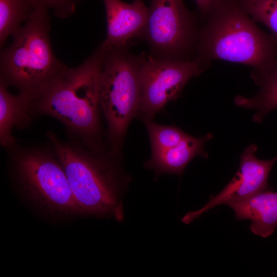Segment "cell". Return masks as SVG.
I'll return each mask as SVG.
<instances>
[{
  "mask_svg": "<svg viewBox=\"0 0 277 277\" xmlns=\"http://www.w3.org/2000/svg\"><path fill=\"white\" fill-rule=\"evenodd\" d=\"M107 18V36L102 43L106 48L128 47L142 37L146 26L149 8L142 0L126 3L121 0H102Z\"/></svg>",
  "mask_w": 277,
  "mask_h": 277,
  "instance_id": "30bf717a",
  "label": "cell"
},
{
  "mask_svg": "<svg viewBox=\"0 0 277 277\" xmlns=\"http://www.w3.org/2000/svg\"><path fill=\"white\" fill-rule=\"evenodd\" d=\"M257 150L254 144L247 147L241 155L240 168L231 181L202 208L188 212L182 222L188 224L216 206L246 198L268 189L269 174L277 160V155L271 160H260L255 155Z\"/></svg>",
  "mask_w": 277,
  "mask_h": 277,
  "instance_id": "9c48e42d",
  "label": "cell"
},
{
  "mask_svg": "<svg viewBox=\"0 0 277 277\" xmlns=\"http://www.w3.org/2000/svg\"><path fill=\"white\" fill-rule=\"evenodd\" d=\"M211 61L196 54L190 59L145 58L140 70L141 100L137 116L152 120L170 101L177 98L193 77L200 75Z\"/></svg>",
  "mask_w": 277,
  "mask_h": 277,
  "instance_id": "52a82bcc",
  "label": "cell"
},
{
  "mask_svg": "<svg viewBox=\"0 0 277 277\" xmlns=\"http://www.w3.org/2000/svg\"><path fill=\"white\" fill-rule=\"evenodd\" d=\"M106 54L102 43L82 64L67 67L27 102L33 119L60 122L69 140L91 148L107 146L103 140L100 78Z\"/></svg>",
  "mask_w": 277,
  "mask_h": 277,
  "instance_id": "6da1fadb",
  "label": "cell"
},
{
  "mask_svg": "<svg viewBox=\"0 0 277 277\" xmlns=\"http://www.w3.org/2000/svg\"><path fill=\"white\" fill-rule=\"evenodd\" d=\"M46 135L84 216L122 221L123 198L131 179L122 167L121 155L108 147L94 149L77 142L64 141L51 131Z\"/></svg>",
  "mask_w": 277,
  "mask_h": 277,
  "instance_id": "7a4b0ae2",
  "label": "cell"
},
{
  "mask_svg": "<svg viewBox=\"0 0 277 277\" xmlns=\"http://www.w3.org/2000/svg\"><path fill=\"white\" fill-rule=\"evenodd\" d=\"M8 88L0 82V144L6 151L18 143L13 129L27 128L33 120L27 101L18 94L10 93Z\"/></svg>",
  "mask_w": 277,
  "mask_h": 277,
  "instance_id": "5bb4252c",
  "label": "cell"
},
{
  "mask_svg": "<svg viewBox=\"0 0 277 277\" xmlns=\"http://www.w3.org/2000/svg\"><path fill=\"white\" fill-rule=\"evenodd\" d=\"M250 75L259 87L258 93L251 97L238 95L234 101L238 107L255 110L252 120L260 123L270 111L277 108V55L264 67L252 69Z\"/></svg>",
  "mask_w": 277,
  "mask_h": 277,
  "instance_id": "4fadbf2b",
  "label": "cell"
},
{
  "mask_svg": "<svg viewBox=\"0 0 277 277\" xmlns=\"http://www.w3.org/2000/svg\"><path fill=\"white\" fill-rule=\"evenodd\" d=\"M226 205L234 212L236 219L249 220L250 230L256 235L267 238L277 228V192L267 189Z\"/></svg>",
  "mask_w": 277,
  "mask_h": 277,
  "instance_id": "8fae6325",
  "label": "cell"
},
{
  "mask_svg": "<svg viewBox=\"0 0 277 277\" xmlns=\"http://www.w3.org/2000/svg\"><path fill=\"white\" fill-rule=\"evenodd\" d=\"M200 29L184 0H150L148 19L142 37L152 56L159 58H192L196 51Z\"/></svg>",
  "mask_w": 277,
  "mask_h": 277,
  "instance_id": "ba28073f",
  "label": "cell"
},
{
  "mask_svg": "<svg viewBox=\"0 0 277 277\" xmlns=\"http://www.w3.org/2000/svg\"><path fill=\"white\" fill-rule=\"evenodd\" d=\"M151 120H143L149 136L151 153L172 147L188 135L176 126L161 125Z\"/></svg>",
  "mask_w": 277,
  "mask_h": 277,
  "instance_id": "2e32d148",
  "label": "cell"
},
{
  "mask_svg": "<svg viewBox=\"0 0 277 277\" xmlns=\"http://www.w3.org/2000/svg\"><path fill=\"white\" fill-rule=\"evenodd\" d=\"M212 137L211 133L200 137L188 134L175 146L151 153L150 159L145 163L144 167L153 170L155 177L164 173L182 176L187 165L195 156L199 155L204 159L208 157L205 145Z\"/></svg>",
  "mask_w": 277,
  "mask_h": 277,
  "instance_id": "7c38bea8",
  "label": "cell"
},
{
  "mask_svg": "<svg viewBox=\"0 0 277 277\" xmlns=\"http://www.w3.org/2000/svg\"><path fill=\"white\" fill-rule=\"evenodd\" d=\"M105 48L100 78V106L107 124L108 147L121 154L127 128L140 108V70L145 55H134L128 47Z\"/></svg>",
  "mask_w": 277,
  "mask_h": 277,
  "instance_id": "8992f818",
  "label": "cell"
},
{
  "mask_svg": "<svg viewBox=\"0 0 277 277\" xmlns=\"http://www.w3.org/2000/svg\"><path fill=\"white\" fill-rule=\"evenodd\" d=\"M36 5L33 0H0V46L26 22Z\"/></svg>",
  "mask_w": 277,
  "mask_h": 277,
  "instance_id": "9a60e30c",
  "label": "cell"
},
{
  "mask_svg": "<svg viewBox=\"0 0 277 277\" xmlns=\"http://www.w3.org/2000/svg\"><path fill=\"white\" fill-rule=\"evenodd\" d=\"M200 14L207 16L220 0H194Z\"/></svg>",
  "mask_w": 277,
  "mask_h": 277,
  "instance_id": "d6986e66",
  "label": "cell"
},
{
  "mask_svg": "<svg viewBox=\"0 0 277 277\" xmlns=\"http://www.w3.org/2000/svg\"><path fill=\"white\" fill-rule=\"evenodd\" d=\"M7 151L11 188L32 212L51 222L71 221L84 216L49 142L27 145L18 143Z\"/></svg>",
  "mask_w": 277,
  "mask_h": 277,
  "instance_id": "3957f363",
  "label": "cell"
},
{
  "mask_svg": "<svg viewBox=\"0 0 277 277\" xmlns=\"http://www.w3.org/2000/svg\"><path fill=\"white\" fill-rule=\"evenodd\" d=\"M81 0H33L36 5L45 6L53 10L54 14L60 18L72 15L76 9V5Z\"/></svg>",
  "mask_w": 277,
  "mask_h": 277,
  "instance_id": "ac0fdd59",
  "label": "cell"
},
{
  "mask_svg": "<svg viewBox=\"0 0 277 277\" xmlns=\"http://www.w3.org/2000/svg\"><path fill=\"white\" fill-rule=\"evenodd\" d=\"M253 21L267 26L277 38V0H239Z\"/></svg>",
  "mask_w": 277,
  "mask_h": 277,
  "instance_id": "e0dca14e",
  "label": "cell"
},
{
  "mask_svg": "<svg viewBox=\"0 0 277 277\" xmlns=\"http://www.w3.org/2000/svg\"><path fill=\"white\" fill-rule=\"evenodd\" d=\"M200 29L197 54L262 68L277 55V38L262 31L239 0H220Z\"/></svg>",
  "mask_w": 277,
  "mask_h": 277,
  "instance_id": "277c9868",
  "label": "cell"
},
{
  "mask_svg": "<svg viewBox=\"0 0 277 277\" xmlns=\"http://www.w3.org/2000/svg\"><path fill=\"white\" fill-rule=\"evenodd\" d=\"M49 9L36 5L32 14L13 34L12 44L0 56V82L12 87L27 102L67 67L51 45Z\"/></svg>",
  "mask_w": 277,
  "mask_h": 277,
  "instance_id": "5b68a950",
  "label": "cell"
}]
</instances>
